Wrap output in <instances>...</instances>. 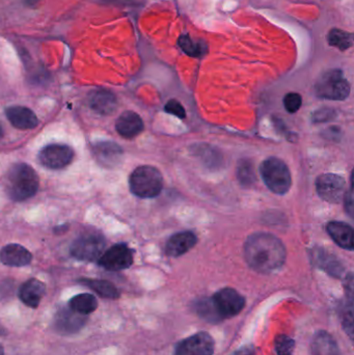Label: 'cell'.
Instances as JSON below:
<instances>
[{
	"label": "cell",
	"instance_id": "6da1fadb",
	"mask_svg": "<svg viewBox=\"0 0 354 355\" xmlns=\"http://www.w3.org/2000/svg\"><path fill=\"white\" fill-rule=\"evenodd\" d=\"M245 256L254 270L269 273L282 267L286 248L278 238L268 233H256L245 242Z\"/></svg>",
	"mask_w": 354,
	"mask_h": 355
},
{
	"label": "cell",
	"instance_id": "7a4b0ae2",
	"mask_svg": "<svg viewBox=\"0 0 354 355\" xmlns=\"http://www.w3.org/2000/svg\"><path fill=\"white\" fill-rule=\"evenodd\" d=\"M4 185L10 200L22 202L37 193L39 186V176L28 164H16L8 168Z\"/></svg>",
	"mask_w": 354,
	"mask_h": 355
},
{
	"label": "cell",
	"instance_id": "3957f363",
	"mask_svg": "<svg viewBox=\"0 0 354 355\" xmlns=\"http://www.w3.org/2000/svg\"><path fill=\"white\" fill-rule=\"evenodd\" d=\"M129 184L131 192L139 198H155L163 187V178L153 166H139L131 174Z\"/></svg>",
	"mask_w": 354,
	"mask_h": 355
},
{
	"label": "cell",
	"instance_id": "277c9868",
	"mask_svg": "<svg viewBox=\"0 0 354 355\" xmlns=\"http://www.w3.org/2000/svg\"><path fill=\"white\" fill-rule=\"evenodd\" d=\"M260 172L267 187L274 193L284 194L290 189V171L283 160L268 158L262 164Z\"/></svg>",
	"mask_w": 354,
	"mask_h": 355
},
{
	"label": "cell",
	"instance_id": "5b68a950",
	"mask_svg": "<svg viewBox=\"0 0 354 355\" xmlns=\"http://www.w3.org/2000/svg\"><path fill=\"white\" fill-rule=\"evenodd\" d=\"M349 93L351 85L340 70L324 73L316 85V94L322 99L345 100Z\"/></svg>",
	"mask_w": 354,
	"mask_h": 355
},
{
	"label": "cell",
	"instance_id": "8992f818",
	"mask_svg": "<svg viewBox=\"0 0 354 355\" xmlns=\"http://www.w3.org/2000/svg\"><path fill=\"white\" fill-rule=\"evenodd\" d=\"M105 248V240L99 234H85L73 241L71 254L79 261L94 262L99 260Z\"/></svg>",
	"mask_w": 354,
	"mask_h": 355
},
{
	"label": "cell",
	"instance_id": "52a82bcc",
	"mask_svg": "<svg viewBox=\"0 0 354 355\" xmlns=\"http://www.w3.org/2000/svg\"><path fill=\"white\" fill-rule=\"evenodd\" d=\"M212 300L222 320L236 316L245 306V297L231 288L220 290L212 297Z\"/></svg>",
	"mask_w": 354,
	"mask_h": 355
},
{
	"label": "cell",
	"instance_id": "ba28073f",
	"mask_svg": "<svg viewBox=\"0 0 354 355\" xmlns=\"http://www.w3.org/2000/svg\"><path fill=\"white\" fill-rule=\"evenodd\" d=\"M73 158L74 151L72 148L60 144L46 146L39 154V160L42 166L51 170L66 168L72 162Z\"/></svg>",
	"mask_w": 354,
	"mask_h": 355
},
{
	"label": "cell",
	"instance_id": "9c48e42d",
	"mask_svg": "<svg viewBox=\"0 0 354 355\" xmlns=\"http://www.w3.org/2000/svg\"><path fill=\"white\" fill-rule=\"evenodd\" d=\"M99 265L110 271L129 268L133 263V252L126 244H116L99 258Z\"/></svg>",
	"mask_w": 354,
	"mask_h": 355
},
{
	"label": "cell",
	"instance_id": "30bf717a",
	"mask_svg": "<svg viewBox=\"0 0 354 355\" xmlns=\"http://www.w3.org/2000/svg\"><path fill=\"white\" fill-rule=\"evenodd\" d=\"M316 189L320 198L326 202H339L344 198L346 182L338 175H322L316 181Z\"/></svg>",
	"mask_w": 354,
	"mask_h": 355
},
{
	"label": "cell",
	"instance_id": "8fae6325",
	"mask_svg": "<svg viewBox=\"0 0 354 355\" xmlns=\"http://www.w3.org/2000/svg\"><path fill=\"white\" fill-rule=\"evenodd\" d=\"M87 315L75 312L66 306L62 308L54 317V329L58 334L70 336L78 333L87 322Z\"/></svg>",
	"mask_w": 354,
	"mask_h": 355
},
{
	"label": "cell",
	"instance_id": "7c38bea8",
	"mask_svg": "<svg viewBox=\"0 0 354 355\" xmlns=\"http://www.w3.org/2000/svg\"><path fill=\"white\" fill-rule=\"evenodd\" d=\"M213 352V339L208 334L199 333L180 342L175 355H212Z\"/></svg>",
	"mask_w": 354,
	"mask_h": 355
},
{
	"label": "cell",
	"instance_id": "4fadbf2b",
	"mask_svg": "<svg viewBox=\"0 0 354 355\" xmlns=\"http://www.w3.org/2000/svg\"><path fill=\"white\" fill-rule=\"evenodd\" d=\"M33 254L20 244H8L0 250L2 264L10 267H23L30 264Z\"/></svg>",
	"mask_w": 354,
	"mask_h": 355
},
{
	"label": "cell",
	"instance_id": "5bb4252c",
	"mask_svg": "<svg viewBox=\"0 0 354 355\" xmlns=\"http://www.w3.org/2000/svg\"><path fill=\"white\" fill-rule=\"evenodd\" d=\"M6 116L12 126L22 130L33 129L39 125V120L35 112L23 106H10L6 108Z\"/></svg>",
	"mask_w": 354,
	"mask_h": 355
},
{
	"label": "cell",
	"instance_id": "9a60e30c",
	"mask_svg": "<svg viewBox=\"0 0 354 355\" xmlns=\"http://www.w3.org/2000/svg\"><path fill=\"white\" fill-rule=\"evenodd\" d=\"M45 293V284L37 279H28L19 289V297L23 304L33 309L39 306Z\"/></svg>",
	"mask_w": 354,
	"mask_h": 355
},
{
	"label": "cell",
	"instance_id": "2e32d148",
	"mask_svg": "<svg viewBox=\"0 0 354 355\" xmlns=\"http://www.w3.org/2000/svg\"><path fill=\"white\" fill-rule=\"evenodd\" d=\"M116 129L121 137L133 139L143 130V123L141 116L133 112H125L118 116Z\"/></svg>",
	"mask_w": 354,
	"mask_h": 355
},
{
	"label": "cell",
	"instance_id": "e0dca14e",
	"mask_svg": "<svg viewBox=\"0 0 354 355\" xmlns=\"http://www.w3.org/2000/svg\"><path fill=\"white\" fill-rule=\"evenodd\" d=\"M197 243V237L191 232H182L172 236L166 243V252L170 257H180Z\"/></svg>",
	"mask_w": 354,
	"mask_h": 355
},
{
	"label": "cell",
	"instance_id": "ac0fdd59",
	"mask_svg": "<svg viewBox=\"0 0 354 355\" xmlns=\"http://www.w3.org/2000/svg\"><path fill=\"white\" fill-rule=\"evenodd\" d=\"M89 105L100 114H110L116 110V99L112 92L97 89L89 96Z\"/></svg>",
	"mask_w": 354,
	"mask_h": 355
},
{
	"label": "cell",
	"instance_id": "d6986e66",
	"mask_svg": "<svg viewBox=\"0 0 354 355\" xmlns=\"http://www.w3.org/2000/svg\"><path fill=\"white\" fill-rule=\"evenodd\" d=\"M332 239L344 250H353V231L351 225L341 221H332L328 225Z\"/></svg>",
	"mask_w": 354,
	"mask_h": 355
},
{
	"label": "cell",
	"instance_id": "ffe728a7",
	"mask_svg": "<svg viewBox=\"0 0 354 355\" xmlns=\"http://www.w3.org/2000/svg\"><path fill=\"white\" fill-rule=\"evenodd\" d=\"M94 151L98 160L106 166H114L123 154L122 149L116 144L109 141L97 144L94 147Z\"/></svg>",
	"mask_w": 354,
	"mask_h": 355
},
{
	"label": "cell",
	"instance_id": "44dd1931",
	"mask_svg": "<svg viewBox=\"0 0 354 355\" xmlns=\"http://www.w3.org/2000/svg\"><path fill=\"white\" fill-rule=\"evenodd\" d=\"M312 355H340V352L332 336L326 331H320L312 343Z\"/></svg>",
	"mask_w": 354,
	"mask_h": 355
},
{
	"label": "cell",
	"instance_id": "7402d4cb",
	"mask_svg": "<svg viewBox=\"0 0 354 355\" xmlns=\"http://www.w3.org/2000/svg\"><path fill=\"white\" fill-rule=\"evenodd\" d=\"M78 282L95 291L101 297L107 298V300H118L120 297V292L110 282L89 279H79Z\"/></svg>",
	"mask_w": 354,
	"mask_h": 355
},
{
	"label": "cell",
	"instance_id": "603a6c76",
	"mask_svg": "<svg viewBox=\"0 0 354 355\" xmlns=\"http://www.w3.org/2000/svg\"><path fill=\"white\" fill-rule=\"evenodd\" d=\"M69 308L82 315L91 314L97 310L98 300L91 294H79V295L71 298L69 302Z\"/></svg>",
	"mask_w": 354,
	"mask_h": 355
},
{
	"label": "cell",
	"instance_id": "cb8c5ba5",
	"mask_svg": "<svg viewBox=\"0 0 354 355\" xmlns=\"http://www.w3.org/2000/svg\"><path fill=\"white\" fill-rule=\"evenodd\" d=\"M193 308H195V313L202 318L205 319V320L214 323L220 322V321L222 320L220 315H218V311H216L212 298L211 300H197Z\"/></svg>",
	"mask_w": 354,
	"mask_h": 355
},
{
	"label": "cell",
	"instance_id": "d4e9b609",
	"mask_svg": "<svg viewBox=\"0 0 354 355\" xmlns=\"http://www.w3.org/2000/svg\"><path fill=\"white\" fill-rule=\"evenodd\" d=\"M328 44L340 50H347L353 44V35L341 29H333L328 37Z\"/></svg>",
	"mask_w": 354,
	"mask_h": 355
},
{
	"label": "cell",
	"instance_id": "484cf974",
	"mask_svg": "<svg viewBox=\"0 0 354 355\" xmlns=\"http://www.w3.org/2000/svg\"><path fill=\"white\" fill-rule=\"evenodd\" d=\"M179 45L185 53L188 54L189 56H193V58H199V56L205 53L204 46L193 42V40H191L189 35H182L179 39Z\"/></svg>",
	"mask_w": 354,
	"mask_h": 355
},
{
	"label": "cell",
	"instance_id": "4316f807",
	"mask_svg": "<svg viewBox=\"0 0 354 355\" xmlns=\"http://www.w3.org/2000/svg\"><path fill=\"white\" fill-rule=\"evenodd\" d=\"M238 179L245 186H251L255 183L256 174L253 166L249 162H243L239 164Z\"/></svg>",
	"mask_w": 354,
	"mask_h": 355
},
{
	"label": "cell",
	"instance_id": "83f0119b",
	"mask_svg": "<svg viewBox=\"0 0 354 355\" xmlns=\"http://www.w3.org/2000/svg\"><path fill=\"white\" fill-rule=\"evenodd\" d=\"M295 342L288 336L281 335L276 340V349L278 355L294 354Z\"/></svg>",
	"mask_w": 354,
	"mask_h": 355
},
{
	"label": "cell",
	"instance_id": "f1b7e54d",
	"mask_svg": "<svg viewBox=\"0 0 354 355\" xmlns=\"http://www.w3.org/2000/svg\"><path fill=\"white\" fill-rule=\"evenodd\" d=\"M301 103H303V99H301V95L297 93L287 94L284 99L285 108L291 114L297 112L301 108Z\"/></svg>",
	"mask_w": 354,
	"mask_h": 355
},
{
	"label": "cell",
	"instance_id": "f546056e",
	"mask_svg": "<svg viewBox=\"0 0 354 355\" xmlns=\"http://www.w3.org/2000/svg\"><path fill=\"white\" fill-rule=\"evenodd\" d=\"M166 112L168 114H174V116H178L180 119H184L186 116V112H185L184 107L181 105L180 102L177 100H170L168 102L166 105Z\"/></svg>",
	"mask_w": 354,
	"mask_h": 355
},
{
	"label": "cell",
	"instance_id": "4dcf8cb0",
	"mask_svg": "<svg viewBox=\"0 0 354 355\" xmlns=\"http://www.w3.org/2000/svg\"><path fill=\"white\" fill-rule=\"evenodd\" d=\"M334 110H330V108H324V110H318V112L314 114V122H326V121L330 120V119L334 118Z\"/></svg>",
	"mask_w": 354,
	"mask_h": 355
},
{
	"label": "cell",
	"instance_id": "1f68e13d",
	"mask_svg": "<svg viewBox=\"0 0 354 355\" xmlns=\"http://www.w3.org/2000/svg\"><path fill=\"white\" fill-rule=\"evenodd\" d=\"M232 355H256V352L251 346H247V347H242L241 349L237 350Z\"/></svg>",
	"mask_w": 354,
	"mask_h": 355
},
{
	"label": "cell",
	"instance_id": "d6a6232c",
	"mask_svg": "<svg viewBox=\"0 0 354 355\" xmlns=\"http://www.w3.org/2000/svg\"><path fill=\"white\" fill-rule=\"evenodd\" d=\"M8 335V331H6V327H3V325L1 324V322H0V337H3V336Z\"/></svg>",
	"mask_w": 354,
	"mask_h": 355
},
{
	"label": "cell",
	"instance_id": "836d02e7",
	"mask_svg": "<svg viewBox=\"0 0 354 355\" xmlns=\"http://www.w3.org/2000/svg\"><path fill=\"white\" fill-rule=\"evenodd\" d=\"M0 355H4L3 347L1 345H0Z\"/></svg>",
	"mask_w": 354,
	"mask_h": 355
},
{
	"label": "cell",
	"instance_id": "e575fe53",
	"mask_svg": "<svg viewBox=\"0 0 354 355\" xmlns=\"http://www.w3.org/2000/svg\"><path fill=\"white\" fill-rule=\"evenodd\" d=\"M0 137H2V127L0 126Z\"/></svg>",
	"mask_w": 354,
	"mask_h": 355
}]
</instances>
